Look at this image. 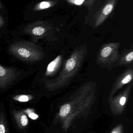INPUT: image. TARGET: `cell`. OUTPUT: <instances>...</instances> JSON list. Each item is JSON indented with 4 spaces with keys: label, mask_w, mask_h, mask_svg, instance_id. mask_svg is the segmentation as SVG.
<instances>
[{
    "label": "cell",
    "mask_w": 133,
    "mask_h": 133,
    "mask_svg": "<svg viewBox=\"0 0 133 133\" xmlns=\"http://www.w3.org/2000/svg\"><path fill=\"white\" fill-rule=\"evenodd\" d=\"M4 21L0 15V27L4 25Z\"/></svg>",
    "instance_id": "obj_17"
},
{
    "label": "cell",
    "mask_w": 133,
    "mask_h": 133,
    "mask_svg": "<svg viewBox=\"0 0 133 133\" xmlns=\"http://www.w3.org/2000/svg\"><path fill=\"white\" fill-rule=\"evenodd\" d=\"M0 133H10L5 112L2 107L0 108Z\"/></svg>",
    "instance_id": "obj_6"
},
{
    "label": "cell",
    "mask_w": 133,
    "mask_h": 133,
    "mask_svg": "<svg viewBox=\"0 0 133 133\" xmlns=\"http://www.w3.org/2000/svg\"><path fill=\"white\" fill-rule=\"evenodd\" d=\"M41 22H36L29 25L26 31L34 36H40L45 33L46 29Z\"/></svg>",
    "instance_id": "obj_5"
},
{
    "label": "cell",
    "mask_w": 133,
    "mask_h": 133,
    "mask_svg": "<svg viewBox=\"0 0 133 133\" xmlns=\"http://www.w3.org/2000/svg\"><path fill=\"white\" fill-rule=\"evenodd\" d=\"M75 65V61L73 58H70L68 60L66 64V68L68 70H71Z\"/></svg>",
    "instance_id": "obj_12"
},
{
    "label": "cell",
    "mask_w": 133,
    "mask_h": 133,
    "mask_svg": "<svg viewBox=\"0 0 133 133\" xmlns=\"http://www.w3.org/2000/svg\"><path fill=\"white\" fill-rule=\"evenodd\" d=\"M126 98L125 97H122L120 100V103L122 105H124L126 102Z\"/></svg>",
    "instance_id": "obj_16"
},
{
    "label": "cell",
    "mask_w": 133,
    "mask_h": 133,
    "mask_svg": "<svg viewBox=\"0 0 133 133\" xmlns=\"http://www.w3.org/2000/svg\"><path fill=\"white\" fill-rule=\"evenodd\" d=\"M71 4L76 5H85L89 7H91L96 0H67Z\"/></svg>",
    "instance_id": "obj_8"
},
{
    "label": "cell",
    "mask_w": 133,
    "mask_h": 133,
    "mask_svg": "<svg viewBox=\"0 0 133 133\" xmlns=\"http://www.w3.org/2000/svg\"><path fill=\"white\" fill-rule=\"evenodd\" d=\"M126 61L128 62H130L132 61L133 59V52L132 51L131 53L129 54L128 55L126 56Z\"/></svg>",
    "instance_id": "obj_15"
},
{
    "label": "cell",
    "mask_w": 133,
    "mask_h": 133,
    "mask_svg": "<svg viewBox=\"0 0 133 133\" xmlns=\"http://www.w3.org/2000/svg\"><path fill=\"white\" fill-rule=\"evenodd\" d=\"M132 79V76L130 75H128L126 76L122 81V83L123 84H126L128 83Z\"/></svg>",
    "instance_id": "obj_14"
},
{
    "label": "cell",
    "mask_w": 133,
    "mask_h": 133,
    "mask_svg": "<svg viewBox=\"0 0 133 133\" xmlns=\"http://www.w3.org/2000/svg\"><path fill=\"white\" fill-rule=\"evenodd\" d=\"M118 0H106L94 16L95 25L101 24L113 11Z\"/></svg>",
    "instance_id": "obj_2"
},
{
    "label": "cell",
    "mask_w": 133,
    "mask_h": 133,
    "mask_svg": "<svg viewBox=\"0 0 133 133\" xmlns=\"http://www.w3.org/2000/svg\"><path fill=\"white\" fill-rule=\"evenodd\" d=\"M9 52L18 58L26 61L34 62L41 58V53L36 44L27 41H21L12 44Z\"/></svg>",
    "instance_id": "obj_1"
},
{
    "label": "cell",
    "mask_w": 133,
    "mask_h": 133,
    "mask_svg": "<svg viewBox=\"0 0 133 133\" xmlns=\"http://www.w3.org/2000/svg\"><path fill=\"white\" fill-rule=\"evenodd\" d=\"M14 99L20 102H27L31 99V97L26 95H18L14 98Z\"/></svg>",
    "instance_id": "obj_11"
},
{
    "label": "cell",
    "mask_w": 133,
    "mask_h": 133,
    "mask_svg": "<svg viewBox=\"0 0 133 133\" xmlns=\"http://www.w3.org/2000/svg\"><path fill=\"white\" fill-rule=\"evenodd\" d=\"M12 115L17 127L20 130L26 129L29 125V120L26 114L22 110H12Z\"/></svg>",
    "instance_id": "obj_4"
},
{
    "label": "cell",
    "mask_w": 133,
    "mask_h": 133,
    "mask_svg": "<svg viewBox=\"0 0 133 133\" xmlns=\"http://www.w3.org/2000/svg\"><path fill=\"white\" fill-rule=\"evenodd\" d=\"M111 133H119V132L118 130H113V131Z\"/></svg>",
    "instance_id": "obj_18"
},
{
    "label": "cell",
    "mask_w": 133,
    "mask_h": 133,
    "mask_svg": "<svg viewBox=\"0 0 133 133\" xmlns=\"http://www.w3.org/2000/svg\"><path fill=\"white\" fill-rule=\"evenodd\" d=\"M60 59V56H59L56 58L54 61L51 62L48 66L47 69V72L48 73L51 72L54 70L55 66L57 64V62H58L59 60Z\"/></svg>",
    "instance_id": "obj_10"
},
{
    "label": "cell",
    "mask_w": 133,
    "mask_h": 133,
    "mask_svg": "<svg viewBox=\"0 0 133 133\" xmlns=\"http://www.w3.org/2000/svg\"><path fill=\"white\" fill-rule=\"evenodd\" d=\"M58 2L55 1H44L37 4L34 9L35 11L43 10L49 8L57 4Z\"/></svg>",
    "instance_id": "obj_7"
},
{
    "label": "cell",
    "mask_w": 133,
    "mask_h": 133,
    "mask_svg": "<svg viewBox=\"0 0 133 133\" xmlns=\"http://www.w3.org/2000/svg\"><path fill=\"white\" fill-rule=\"evenodd\" d=\"M2 8H3V6H2V4L1 3V2H0V9Z\"/></svg>",
    "instance_id": "obj_19"
},
{
    "label": "cell",
    "mask_w": 133,
    "mask_h": 133,
    "mask_svg": "<svg viewBox=\"0 0 133 133\" xmlns=\"http://www.w3.org/2000/svg\"><path fill=\"white\" fill-rule=\"evenodd\" d=\"M18 74L15 69L5 67L0 64V88L6 87L17 77Z\"/></svg>",
    "instance_id": "obj_3"
},
{
    "label": "cell",
    "mask_w": 133,
    "mask_h": 133,
    "mask_svg": "<svg viewBox=\"0 0 133 133\" xmlns=\"http://www.w3.org/2000/svg\"><path fill=\"white\" fill-rule=\"evenodd\" d=\"M71 110V107L70 105L66 104L62 106L59 111V114L62 117L66 116Z\"/></svg>",
    "instance_id": "obj_9"
},
{
    "label": "cell",
    "mask_w": 133,
    "mask_h": 133,
    "mask_svg": "<svg viewBox=\"0 0 133 133\" xmlns=\"http://www.w3.org/2000/svg\"><path fill=\"white\" fill-rule=\"evenodd\" d=\"M111 51L112 48L110 47H106L102 51L101 55L102 57H106L110 55Z\"/></svg>",
    "instance_id": "obj_13"
}]
</instances>
